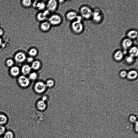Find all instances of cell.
<instances>
[{
    "label": "cell",
    "mask_w": 138,
    "mask_h": 138,
    "mask_svg": "<svg viewBox=\"0 0 138 138\" xmlns=\"http://www.w3.org/2000/svg\"><path fill=\"white\" fill-rule=\"evenodd\" d=\"M78 15L76 13L73 11H70L66 15L67 19L70 21H73L77 19Z\"/></svg>",
    "instance_id": "obj_11"
},
{
    "label": "cell",
    "mask_w": 138,
    "mask_h": 138,
    "mask_svg": "<svg viewBox=\"0 0 138 138\" xmlns=\"http://www.w3.org/2000/svg\"><path fill=\"white\" fill-rule=\"evenodd\" d=\"M123 57H124L123 53L122 51L120 50L117 51L114 55V59L118 61L122 60Z\"/></svg>",
    "instance_id": "obj_17"
},
{
    "label": "cell",
    "mask_w": 138,
    "mask_h": 138,
    "mask_svg": "<svg viewBox=\"0 0 138 138\" xmlns=\"http://www.w3.org/2000/svg\"><path fill=\"white\" fill-rule=\"evenodd\" d=\"M133 43L131 39L128 38L123 40L122 45L123 48L125 50L130 48L133 44Z\"/></svg>",
    "instance_id": "obj_9"
},
{
    "label": "cell",
    "mask_w": 138,
    "mask_h": 138,
    "mask_svg": "<svg viewBox=\"0 0 138 138\" xmlns=\"http://www.w3.org/2000/svg\"><path fill=\"white\" fill-rule=\"evenodd\" d=\"M92 17L93 20L96 22H99L101 21L102 17L100 11L96 10L93 12Z\"/></svg>",
    "instance_id": "obj_8"
},
{
    "label": "cell",
    "mask_w": 138,
    "mask_h": 138,
    "mask_svg": "<svg viewBox=\"0 0 138 138\" xmlns=\"http://www.w3.org/2000/svg\"><path fill=\"white\" fill-rule=\"evenodd\" d=\"M20 69L18 67L15 66L11 67L10 70V74L14 77L18 76L20 73Z\"/></svg>",
    "instance_id": "obj_13"
},
{
    "label": "cell",
    "mask_w": 138,
    "mask_h": 138,
    "mask_svg": "<svg viewBox=\"0 0 138 138\" xmlns=\"http://www.w3.org/2000/svg\"><path fill=\"white\" fill-rule=\"evenodd\" d=\"M127 36L129 39H135L138 37V32L136 30H131L128 32Z\"/></svg>",
    "instance_id": "obj_18"
},
{
    "label": "cell",
    "mask_w": 138,
    "mask_h": 138,
    "mask_svg": "<svg viewBox=\"0 0 138 138\" xmlns=\"http://www.w3.org/2000/svg\"><path fill=\"white\" fill-rule=\"evenodd\" d=\"M26 58L25 55L22 52H19L17 53L15 57V59L17 62L21 63L24 61Z\"/></svg>",
    "instance_id": "obj_10"
},
{
    "label": "cell",
    "mask_w": 138,
    "mask_h": 138,
    "mask_svg": "<svg viewBox=\"0 0 138 138\" xmlns=\"http://www.w3.org/2000/svg\"><path fill=\"white\" fill-rule=\"evenodd\" d=\"M31 69V66L28 64H25L22 67L21 72L23 75H26L30 74Z\"/></svg>",
    "instance_id": "obj_14"
},
{
    "label": "cell",
    "mask_w": 138,
    "mask_h": 138,
    "mask_svg": "<svg viewBox=\"0 0 138 138\" xmlns=\"http://www.w3.org/2000/svg\"><path fill=\"white\" fill-rule=\"evenodd\" d=\"M58 3L55 0L49 1L46 5L48 10L49 11L54 12L56 10L58 7Z\"/></svg>",
    "instance_id": "obj_6"
},
{
    "label": "cell",
    "mask_w": 138,
    "mask_h": 138,
    "mask_svg": "<svg viewBox=\"0 0 138 138\" xmlns=\"http://www.w3.org/2000/svg\"><path fill=\"white\" fill-rule=\"evenodd\" d=\"M54 85V82L53 80L50 79L47 81L46 84V87L51 88Z\"/></svg>",
    "instance_id": "obj_27"
},
{
    "label": "cell",
    "mask_w": 138,
    "mask_h": 138,
    "mask_svg": "<svg viewBox=\"0 0 138 138\" xmlns=\"http://www.w3.org/2000/svg\"><path fill=\"white\" fill-rule=\"evenodd\" d=\"M129 52L130 56L133 58L137 57L138 55V49L137 47H132L129 50Z\"/></svg>",
    "instance_id": "obj_15"
},
{
    "label": "cell",
    "mask_w": 138,
    "mask_h": 138,
    "mask_svg": "<svg viewBox=\"0 0 138 138\" xmlns=\"http://www.w3.org/2000/svg\"><path fill=\"white\" fill-rule=\"evenodd\" d=\"M127 73L126 71H122L120 73V75L122 78H124L127 76Z\"/></svg>",
    "instance_id": "obj_33"
},
{
    "label": "cell",
    "mask_w": 138,
    "mask_h": 138,
    "mask_svg": "<svg viewBox=\"0 0 138 138\" xmlns=\"http://www.w3.org/2000/svg\"><path fill=\"white\" fill-rule=\"evenodd\" d=\"M48 22L51 25H57L60 24L62 21L61 17L57 14H53L49 17Z\"/></svg>",
    "instance_id": "obj_3"
},
{
    "label": "cell",
    "mask_w": 138,
    "mask_h": 138,
    "mask_svg": "<svg viewBox=\"0 0 138 138\" xmlns=\"http://www.w3.org/2000/svg\"><path fill=\"white\" fill-rule=\"evenodd\" d=\"M14 134L12 132L8 131L4 135L3 138H13Z\"/></svg>",
    "instance_id": "obj_26"
},
{
    "label": "cell",
    "mask_w": 138,
    "mask_h": 138,
    "mask_svg": "<svg viewBox=\"0 0 138 138\" xmlns=\"http://www.w3.org/2000/svg\"><path fill=\"white\" fill-rule=\"evenodd\" d=\"M51 25L48 21H44L40 24V28L43 31H47L50 29Z\"/></svg>",
    "instance_id": "obj_12"
},
{
    "label": "cell",
    "mask_w": 138,
    "mask_h": 138,
    "mask_svg": "<svg viewBox=\"0 0 138 138\" xmlns=\"http://www.w3.org/2000/svg\"><path fill=\"white\" fill-rule=\"evenodd\" d=\"M14 63L13 61L11 59L8 60L6 62V65L8 67L12 66L13 65Z\"/></svg>",
    "instance_id": "obj_29"
},
{
    "label": "cell",
    "mask_w": 138,
    "mask_h": 138,
    "mask_svg": "<svg viewBox=\"0 0 138 138\" xmlns=\"http://www.w3.org/2000/svg\"><path fill=\"white\" fill-rule=\"evenodd\" d=\"M134 60V58L130 56L126 58V61L127 62L129 63H131L133 62Z\"/></svg>",
    "instance_id": "obj_30"
},
{
    "label": "cell",
    "mask_w": 138,
    "mask_h": 138,
    "mask_svg": "<svg viewBox=\"0 0 138 138\" xmlns=\"http://www.w3.org/2000/svg\"><path fill=\"white\" fill-rule=\"evenodd\" d=\"M22 3L24 6L28 7L31 6L32 4V2L30 0H24L22 1Z\"/></svg>",
    "instance_id": "obj_25"
},
{
    "label": "cell",
    "mask_w": 138,
    "mask_h": 138,
    "mask_svg": "<svg viewBox=\"0 0 138 138\" xmlns=\"http://www.w3.org/2000/svg\"><path fill=\"white\" fill-rule=\"evenodd\" d=\"M138 122L133 124V130L134 133L137 134H138Z\"/></svg>",
    "instance_id": "obj_31"
},
{
    "label": "cell",
    "mask_w": 138,
    "mask_h": 138,
    "mask_svg": "<svg viewBox=\"0 0 138 138\" xmlns=\"http://www.w3.org/2000/svg\"><path fill=\"white\" fill-rule=\"evenodd\" d=\"M5 131V128L4 126L0 125V136L4 134Z\"/></svg>",
    "instance_id": "obj_32"
},
{
    "label": "cell",
    "mask_w": 138,
    "mask_h": 138,
    "mask_svg": "<svg viewBox=\"0 0 138 138\" xmlns=\"http://www.w3.org/2000/svg\"><path fill=\"white\" fill-rule=\"evenodd\" d=\"M128 120L129 122L133 124L138 122L137 117L134 115H131L129 116Z\"/></svg>",
    "instance_id": "obj_21"
},
{
    "label": "cell",
    "mask_w": 138,
    "mask_h": 138,
    "mask_svg": "<svg viewBox=\"0 0 138 138\" xmlns=\"http://www.w3.org/2000/svg\"><path fill=\"white\" fill-rule=\"evenodd\" d=\"M34 60V59L33 57H29L27 59V61L29 63L33 62Z\"/></svg>",
    "instance_id": "obj_34"
},
{
    "label": "cell",
    "mask_w": 138,
    "mask_h": 138,
    "mask_svg": "<svg viewBox=\"0 0 138 138\" xmlns=\"http://www.w3.org/2000/svg\"><path fill=\"white\" fill-rule=\"evenodd\" d=\"M37 73L35 72L32 73L29 75V79L31 80H35L37 78Z\"/></svg>",
    "instance_id": "obj_28"
},
{
    "label": "cell",
    "mask_w": 138,
    "mask_h": 138,
    "mask_svg": "<svg viewBox=\"0 0 138 138\" xmlns=\"http://www.w3.org/2000/svg\"><path fill=\"white\" fill-rule=\"evenodd\" d=\"M80 13L82 17L86 19H88L92 17L93 12L88 7H82L80 9Z\"/></svg>",
    "instance_id": "obj_2"
},
{
    "label": "cell",
    "mask_w": 138,
    "mask_h": 138,
    "mask_svg": "<svg viewBox=\"0 0 138 138\" xmlns=\"http://www.w3.org/2000/svg\"><path fill=\"white\" fill-rule=\"evenodd\" d=\"M46 7L45 4L43 2H38L37 1L36 8L39 10L44 9Z\"/></svg>",
    "instance_id": "obj_22"
},
{
    "label": "cell",
    "mask_w": 138,
    "mask_h": 138,
    "mask_svg": "<svg viewBox=\"0 0 138 138\" xmlns=\"http://www.w3.org/2000/svg\"><path fill=\"white\" fill-rule=\"evenodd\" d=\"M37 106L38 109L40 110L43 111L45 109L46 105L45 102L41 100L37 102Z\"/></svg>",
    "instance_id": "obj_16"
},
{
    "label": "cell",
    "mask_w": 138,
    "mask_h": 138,
    "mask_svg": "<svg viewBox=\"0 0 138 138\" xmlns=\"http://www.w3.org/2000/svg\"><path fill=\"white\" fill-rule=\"evenodd\" d=\"M7 117L3 114H0V125L5 124L7 121Z\"/></svg>",
    "instance_id": "obj_23"
},
{
    "label": "cell",
    "mask_w": 138,
    "mask_h": 138,
    "mask_svg": "<svg viewBox=\"0 0 138 138\" xmlns=\"http://www.w3.org/2000/svg\"><path fill=\"white\" fill-rule=\"evenodd\" d=\"M18 82L20 86L24 88L28 86L30 83V79L23 75L20 76L18 79Z\"/></svg>",
    "instance_id": "obj_5"
},
{
    "label": "cell",
    "mask_w": 138,
    "mask_h": 138,
    "mask_svg": "<svg viewBox=\"0 0 138 138\" xmlns=\"http://www.w3.org/2000/svg\"></svg>",
    "instance_id": "obj_38"
},
{
    "label": "cell",
    "mask_w": 138,
    "mask_h": 138,
    "mask_svg": "<svg viewBox=\"0 0 138 138\" xmlns=\"http://www.w3.org/2000/svg\"><path fill=\"white\" fill-rule=\"evenodd\" d=\"M1 39L0 38V45H1Z\"/></svg>",
    "instance_id": "obj_37"
},
{
    "label": "cell",
    "mask_w": 138,
    "mask_h": 138,
    "mask_svg": "<svg viewBox=\"0 0 138 138\" xmlns=\"http://www.w3.org/2000/svg\"><path fill=\"white\" fill-rule=\"evenodd\" d=\"M46 84L42 81H38L35 84L34 89L37 93L41 94L44 92L46 90Z\"/></svg>",
    "instance_id": "obj_4"
},
{
    "label": "cell",
    "mask_w": 138,
    "mask_h": 138,
    "mask_svg": "<svg viewBox=\"0 0 138 138\" xmlns=\"http://www.w3.org/2000/svg\"><path fill=\"white\" fill-rule=\"evenodd\" d=\"M3 33V32L1 29H0V36H1Z\"/></svg>",
    "instance_id": "obj_36"
},
{
    "label": "cell",
    "mask_w": 138,
    "mask_h": 138,
    "mask_svg": "<svg viewBox=\"0 0 138 138\" xmlns=\"http://www.w3.org/2000/svg\"><path fill=\"white\" fill-rule=\"evenodd\" d=\"M41 66V63L40 61L38 60L35 61L32 63L31 66L32 69L35 70L39 69Z\"/></svg>",
    "instance_id": "obj_20"
},
{
    "label": "cell",
    "mask_w": 138,
    "mask_h": 138,
    "mask_svg": "<svg viewBox=\"0 0 138 138\" xmlns=\"http://www.w3.org/2000/svg\"><path fill=\"white\" fill-rule=\"evenodd\" d=\"M138 73L135 70H132L127 73L128 78L131 80H134L136 79L138 76Z\"/></svg>",
    "instance_id": "obj_19"
},
{
    "label": "cell",
    "mask_w": 138,
    "mask_h": 138,
    "mask_svg": "<svg viewBox=\"0 0 138 138\" xmlns=\"http://www.w3.org/2000/svg\"><path fill=\"white\" fill-rule=\"evenodd\" d=\"M38 54L37 50L35 48H32L30 50L28 54L31 57H33L36 56Z\"/></svg>",
    "instance_id": "obj_24"
},
{
    "label": "cell",
    "mask_w": 138,
    "mask_h": 138,
    "mask_svg": "<svg viewBox=\"0 0 138 138\" xmlns=\"http://www.w3.org/2000/svg\"><path fill=\"white\" fill-rule=\"evenodd\" d=\"M47 99L46 97V96H43L42 99V100L45 101Z\"/></svg>",
    "instance_id": "obj_35"
},
{
    "label": "cell",
    "mask_w": 138,
    "mask_h": 138,
    "mask_svg": "<svg viewBox=\"0 0 138 138\" xmlns=\"http://www.w3.org/2000/svg\"><path fill=\"white\" fill-rule=\"evenodd\" d=\"M49 11L48 10H46L43 12L39 13L38 14L37 16V19L40 21H44L47 19L49 15Z\"/></svg>",
    "instance_id": "obj_7"
},
{
    "label": "cell",
    "mask_w": 138,
    "mask_h": 138,
    "mask_svg": "<svg viewBox=\"0 0 138 138\" xmlns=\"http://www.w3.org/2000/svg\"><path fill=\"white\" fill-rule=\"evenodd\" d=\"M71 27L73 31L77 34H80L83 31L84 27L81 20H76L72 23Z\"/></svg>",
    "instance_id": "obj_1"
}]
</instances>
